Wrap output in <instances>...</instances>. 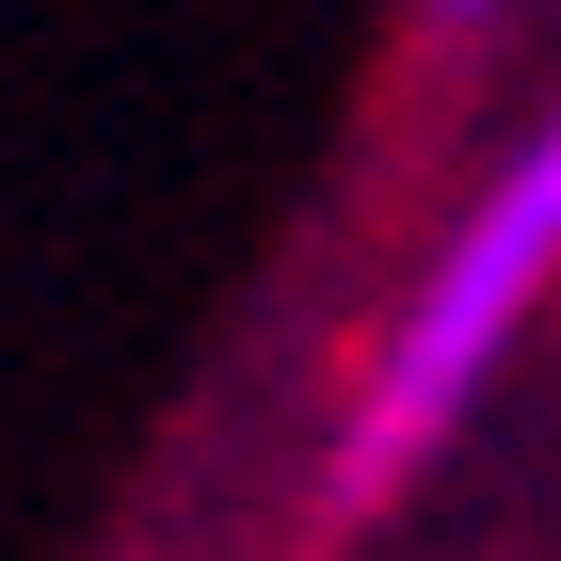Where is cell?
Here are the masks:
<instances>
[{"label":"cell","instance_id":"cell-1","mask_svg":"<svg viewBox=\"0 0 561 561\" xmlns=\"http://www.w3.org/2000/svg\"><path fill=\"white\" fill-rule=\"evenodd\" d=\"M561 289V113L514 145V161L481 176V209L449 225V257L417 273V305H401L386 369H369V401H353V449H337V514L353 497H386L401 466H417L433 433L481 401V369L529 337V305Z\"/></svg>","mask_w":561,"mask_h":561},{"label":"cell","instance_id":"cell-2","mask_svg":"<svg viewBox=\"0 0 561 561\" xmlns=\"http://www.w3.org/2000/svg\"><path fill=\"white\" fill-rule=\"evenodd\" d=\"M433 16H497V0H433Z\"/></svg>","mask_w":561,"mask_h":561}]
</instances>
